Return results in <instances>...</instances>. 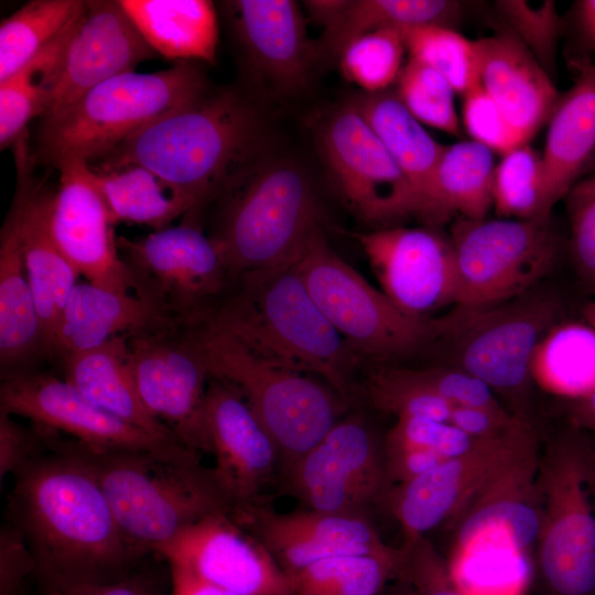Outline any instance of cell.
Instances as JSON below:
<instances>
[{"label": "cell", "mask_w": 595, "mask_h": 595, "mask_svg": "<svg viewBox=\"0 0 595 595\" xmlns=\"http://www.w3.org/2000/svg\"><path fill=\"white\" fill-rule=\"evenodd\" d=\"M91 181L100 194L110 220L131 221L161 230L188 207L155 174L140 165L94 171Z\"/></svg>", "instance_id": "obj_36"}, {"label": "cell", "mask_w": 595, "mask_h": 595, "mask_svg": "<svg viewBox=\"0 0 595 595\" xmlns=\"http://www.w3.org/2000/svg\"><path fill=\"white\" fill-rule=\"evenodd\" d=\"M284 478L306 509L332 513H365L388 489L382 444L358 418L339 420Z\"/></svg>", "instance_id": "obj_14"}, {"label": "cell", "mask_w": 595, "mask_h": 595, "mask_svg": "<svg viewBox=\"0 0 595 595\" xmlns=\"http://www.w3.org/2000/svg\"><path fill=\"white\" fill-rule=\"evenodd\" d=\"M0 411L63 432L96 451L174 452L178 441L133 426L99 408L65 379L28 371L2 378Z\"/></svg>", "instance_id": "obj_17"}, {"label": "cell", "mask_w": 595, "mask_h": 595, "mask_svg": "<svg viewBox=\"0 0 595 595\" xmlns=\"http://www.w3.org/2000/svg\"><path fill=\"white\" fill-rule=\"evenodd\" d=\"M382 292L407 316L425 321L456 303L455 251L440 227L354 232Z\"/></svg>", "instance_id": "obj_16"}, {"label": "cell", "mask_w": 595, "mask_h": 595, "mask_svg": "<svg viewBox=\"0 0 595 595\" xmlns=\"http://www.w3.org/2000/svg\"><path fill=\"white\" fill-rule=\"evenodd\" d=\"M538 431L527 437L445 524L453 558L489 534H501L517 553L536 548L540 527L537 488Z\"/></svg>", "instance_id": "obj_22"}, {"label": "cell", "mask_w": 595, "mask_h": 595, "mask_svg": "<svg viewBox=\"0 0 595 595\" xmlns=\"http://www.w3.org/2000/svg\"><path fill=\"white\" fill-rule=\"evenodd\" d=\"M396 84L399 99L420 122L450 134H461L455 90L440 73L410 57Z\"/></svg>", "instance_id": "obj_43"}, {"label": "cell", "mask_w": 595, "mask_h": 595, "mask_svg": "<svg viewBox=\"0 0 595 595\" xmlns=\"http://www.w3.org/2000/svg\"><path fill=\"white\" fill-rule=\"evenodd\" d=\"M209 377L235 387L266 428L284 475L339 421L342 397L259 354L217 323L184 326Z\"/></svg>", "instance_id": "obj_6"}, {"label": "cell", "mask_w": 595, "mask_h": 595, "mask_svg": "<svg viewBox=\"0 0 595 595\" xmlns=\"http://www.w3.org/2000/svg\"><path fill=\"white\" fill-rule=\"evenodd\" d=\"M223 6L250 78L282 94L304 88L321 53L298 3L237 0Z\"/></svg>", "instance_id": "obj_25"}, {"label": "cell", "mask_w": 595, "mask_h": 595, "mask_svg": "<svg viewBox=\"0 0 595 595\" xmlns=\"http://www.w3.org/2000/svg\"><path fill=\"white\" fill-rule=\"evenodd\" d=\"M574 85L560 96L549 119L542 153L550 207L577 184L595 156V63H575Z\"/></svg>", "instance_id": "obj_30"}, {"label": "cell", "mask_w": 595, "mask_h": 595, "mask_svg": "<svg viewBox=\"0 0 595 595\" xmlns=\"http://www.w3.org/2000/svg\"><path fill=\"white\" fill-rule=\"evenodd\" d=\"M537 431L523 419L510 432L480 441L466 454L447 459L429 472L389 486L380 505L400 524L404 540L425 536L446 524L522 442Z\"/></svg>", "instance_id": "obj_21"}, {"label": "cell", "mask_w": 595, "mask_h": 595, "mask_svg": "<svg viewBox=\"0 0 595 595\" xmlns=\"http://www.w3.org/2000/svg\"><path fill=\"white\" fill-rule=\"evenodd\" d=\"M0 411V478L13 475L44 453L45 441L37 430L26 429Z\"/></svg>", "instance_id": "obj_53"}, {"label": "cell", "mask_w": 595, "mask_h": 595, "mask_svg": "<svg viewBox=\"0 0 595 595\" xmlns=\"http://www.w3.org/2000/svg\"><path fill=\"white\" fill-rule=\"evenodd\" d=\"M496 9L551 77L563 21L554 1L499 0Z\"/></svg>", "instance_id": "obj_46"}, {"label": "cell", "mask_w": 595, "mask_h": 595, "mask_svg": "<svg viewBox=\"0 0 595 595\" xmlns=\"http://www.w3.org/2000/svg\"><path fill=\"white\" fill-rule=\"evenodd\" d=\"M522 418L508 409L476 407H455L450 423L476 439H490L504 435L516 428Z\"/></svg>", "instance_id": "obj_55"}, {"label": "cell", "mask_w": 595, "mask_h": 595, "mask_svg": "<svg viewBox=\"0 0 595 595\" xmlns=\"http://www.w3.org/2000/svg\"><path fill=\"white\" fill-rule=\"evenodd\" d=\"M294 266L314 302L358 357L383 364L425 349L426 320L402 313L332 250L321 227Z\"/></svg>", "instance_id": "obj_10"}, {"label": "cell", "mask_w": 595, "mask_h": 595, "mask_svg": "<svg viewBox=\"0 0 595 595\" xmlns=\"http://www.w3.org/2000/svg\"><path fill=\"white\" fill-rule=\"evenodd\" d=\"M203 318L277 364L320 376L342 398L350 394L358 356L314 302L294 260L238 277Z\"/></svg>", "instance_id": "obj_4"}, {"label": "cell", "mask_w": 595, "mask_h": 595, "mask_svg": "<svg viewBox=\"0 0 595 595\" xmlns=\"http://www.w3.org/2000/svg\"><path fill=\"white\" fill-rule=\"evenodd\" d=\"M318 145L334 185L360 219L382 229L414 217L411 183L349 101L325 120Z\"/></svg>", "instance_id": "obj_13"}, {"label": "cell", "mask_w": 595, "mask_h": 595, "mask_svg": "<svg viewBox=\"0 0 595 595\" xmlns=\"http://www.w3.org/2000/svg\"><path fill=\"white\" fill-rule=\"evenodd\" d=\"M365 389L375 408L397 418H425L448 422L454 409L424 387L410 368H378L368 377Z\"/></svg>", "instance_id": "obj_44"}, {"label": "cell", "mask_w": 595, "mask_h": 595, "mask_svg": "<svg viewBox=\"0 0 595 595\" xmlns=\"http://www.w3.org/2000/svg\"><path fill=\"white\" fill-rule=\"evenodd\" d=\"M158 553L169 565L238 595H293L290 576L229 513L195 522Z\"/></svg>", "instance_id": "obj_18"}, {"label": "cell", "mask_w": 595, "mask_h": 595, "mask_svg": "<svg viewBox=\"0 0 595 595\" xmlns=\"http://www.w3.org/2000/svg\"><path fill=\"white\" fill-rule=\"evenodd\" d=\"M349 102L357 109L394 162L415 196V213L432 184L445 145L436 142L407 109L396 90L365 91Z\"/></svg>", "instance_id": "obj_35"}, {"label": "cell", "mask_w": 595, "mask_h": 595, "mask_svg": "<svg viewBox=\"0 0 595 595\" xmlns=\"http://www.w3.org/2000/svg\"><path fill=\"white\" fill-rule=\"evenodd\" d=\"M171 595H238L210 583H207L187 571L170 565Z\"/></svg>", "instance_id": "obj_57"}, {"label": "cell", "mask_w": 595, "mask_h": 595, "mask_svg": "<svg viewBox=\"0 0 595 595\" xmlns=\"http://www.w3.org/2000/svg\"><path fill=\"white\" fill-rule=\"evenodd\" d=\"M536 562L549 595H595V444L567 422L541 448Z\"/></svg>", "instance_id": "obj_8"}, {"label": "cell", "mask_w": 595, "mask_h": 595, "mask_svg": "<svg viewBox=\"0 0 595 595\" xmlns=\"http://www.w3.org/2000/svg\"><path fill=\"white\" fill-rule=\"evenodd\" d=\"M131 291L187 326L208 314L234 280L221 251L192 220L139 238H117Z\"/></svg>", "instance_id": "obj_11"}, {"label": "cell", "mask_w": 595, "mask_h": 595, "mask_svg": "<svg viewBox=\"0 0 595 595\" xmlns=\"http://www.w3.org/2000/svg\"><path fill=\"white\" fill-rule=\"evenodd\" d=\"M595 196V174L577 184L567 195V205L576 204Z\"/></svg>", "instance_id": "obj_60"}, {"label": "cell", "mask_w": 595, "mask_h": 595, "mask_svg": "<svg viewBox=\"0 0 595 595\" xmlns=\"http://www.w3.org/2000/svg\"><path fill=\"white\" fill-rule=\"evenodd\" d=\"M396 578L416 595H467L454 580L448 562L424 536L404 540Z\"/></svg>", "instance_id": "obj_48"}, {"label": "cell", "mask_w": 595, "mask_h": 595, "mask_svg": "<svg viewBox=\"0 0 595 595\" xmlns=\"http://www.w3.org/2000/svg\"><path fill=\"white\" fill-rule=\"evenodd\" d=\"M22 197L20 236L28 280L41 321L46 353L78 273L57 247L50 227L53 194L32 178V158L15 160Z\"/></svg>", "instance_id": "obj_26"}, {"label": "cell", "mask_w": 595, "mask_h": 595, "mask_svg": "<svg viewBox=\"0 0 595 595\" xmlns=\"http://www.w3.org/2000/svg\"><path fill=\"white\" fill-rule=\"evenodd\" d=\"M475 46L483 88L529 142L560 98L551 77L510 30L478 39Z\"/></svg>", "instance_id": "obj_27"}, {"label": "cell", "mask_w": 595, "mask_h": 595, "mask_svg": "<svg viewBox=\"0 0 595 595\" xmlns=\"http://www.w3.org/2000/svg\"><path fill=\"white\" fill-rule=\"evenodd\" d=\"M567 206L571 218L569 252L581 281L595 290V196Z\"/></svg>", "instance_id": "obj_52"}, {"label": "cell", "mask_w": 595, "mask_h": 595, "mask_svg": "<svg viewBox=\"0 0 595 595\" xmlns=\"http://www.w3.org/2000/svg\"><path fill=\"white\" fill-rule=\"evenodd\" d=\"M208 86L195 62H175L154 73L119 74L42 118L35 160L53 167L73 158L97 161Z\"/></svg>", "instance_id": "obj_7"}, {"label": "cell", "mask_w": 595, "mask_h": 595, "mask_svg": "<svg viewBox=\"0 0 595 595\" xmlns=\"http://www.w3.org/2000/svg\"><path fill=\"white\" fill-rule=\"evenodd\" d=\"M145 42L175 62H214L218 44L215 7L207 0H119Z\"/></svg>", "instance_id": "obj_34"}, {"label": "cell", "mask_w": 595, "mask_h": 595, "mask_svg": "<svg viewBox=\"0 0 595 595\" xmlns=\"http://www.w3.org/2000/svg\"><path fill=\"white\" fill-rule=\"evenodd\" d=\"M398 565L371 555L324 559L290 576L293 595H379L397 577Z\"/></svg>", "instance_id": "obj_41"}, {"label": "cell", "mask_w": 595, "mask_h": 595, "mask_svg": "<svg viewBox=\"0 0 595 595\" xmlns=\"http://www.w3.org/2000/svg\"><path fill=\"white\" fill-rule=\"evenodd\" d=\"M400 32L410 57L440 73L455 93L463 95L480 83L475 41L441 25H419Z\"/></svg>", "instance_id": "obj_42"}, {"label": "cell", "mask_w": 595, "mask_h": 595, "mask_svg": "<svg viewBox=\"0 0 595 595\" xmlns=\"http://www.w3.org/2000/svg\"><path fill=\"white\" fill-rule=\"evenodd\" d=\"M202 430L204 452L214 455L213 468L234 512L262 504L263 489L281 469L279 451L242 394L214 377L206 389Z\"/></svg>", "instance_id": "obj_20"}, {"label": "cell", "mask_w": 595, "mask_h": 595, "mask_svg": "<svg viewBox=\"0 0 595 595\" xmlns=\"http://www.w3.org/2000/svg\"><path fill=\"white\" fill-rule=\"evenodd\" d=\"M494 152L476 141L445 145L415 217L442 228L452 218L484 219L494 207Z\"/></svg>", "instance_id": "obj_33"}, {"label": "cell", "mask_w": 595, "mask_h": 595, "mask_svg": "<svg viewBox=\"0 0 595 595\" xmlns=\"http://www.w3.org/2000/svg\"><path fill=\"white\" fill-rule=\"evenodd\" d=\"M405 46L399 29H381L360 36L340 55L344 75L365 89L380 91L396 83Z\"/></svg>", "instance_id": "obj_45"}, {"label": "cell", "mask_w": 595, "mask_h": 595, "mask_svg": "<svg viewBox=\"0 0 595 595\" xmlns=\"http://www.w3.org/2000/svg\"><path fill=\"white\" fill-rule=\"evenodd\" d=\"M577 21L583 37L595 52V0L577 2Z\"/></svg>", "instance_id": "obj_59"}, {"label": "cell", "mask_w": 595, "mask_h": 595, "mask_svg": "<svg viewBox=\"0 0 595 595\" xmlns=\"http://www.w3.org/2000/svg\"><path fill=\"white\" fill-rule=\"evenodd\" d=\"M174 323L134 293L77 283L58 322L51 354L63 358L119 336ZM176 324V323H175Z\"/></svg>", "instance_id": "obj_31"}, {"label": "cell", "mask_w": 595, "mask_h": 595, "mask_svg": "<svg viewBox=\"0 0 595 595\" xmlns=\"http://www.w3.org/2000/svg\"><path fill=\"white\" fill-rule=\"evenodd\" d=\"M83 0H32L0 24V82L55 40L82 12Z\"/></svg>", "instance_id": "obj_39"}, {"label": "cell", "mask_w": 595, "mask_h": 595, "mask_svg": "<svg viewBox=\"0 0 595 595\" xmlns=\"http://www.w3.org/2000/svg\"><path fill=\"white\" fill-rule=\"evenodd\" d=\"M35 560L21 530L11 521L0 530V595H22L34 576Z\"/></svg>", "instance_id": "obj_51"}, {"label": "cell", "mask_w": 595, "mask_h": 595, "mask_svg": "<svg viewBox=\"0 0 595 595\" xmlns=\"http://www.w3.org/2000/svg\"><path fill=\"white\" fill-rule=\"evenodd\" d=\"M127 338L128 335H119L97 347L63 357L65 380L89 401L127 423L178 441L142 403Z\"/></svg>", "instance_id": "obj_32"}, {"label": "cell", "mask_w": 595, "mask_h": 595, "mask_svg": "<svg viewBox=\"0 0 595 595\" xmlns=\"http://www.w3.org/2000/svg\"><path fill=\"white\" fill-rule=\"evenodd\" d=\"M565 314L563 296L540 284L495 304H454L445 314L426 320L425 348L440 351L441 365L485 382L511 413L530 419L534 351Z\"/></svg>", "instance_id": "obj_5"}, {"label": "cell", "mask_w": 595, "mask_h": 595, "mask_svg": "<svg viewBox=\"0 0 595 595\" xmlns=\"http://www.w3.org/2000/svg\"><path fill=\"white\" fill-rule=\"evenodd\" d=\"M36 581L42 595H160L141 576L123 575L109 581Z\"/></svg>", "instance_id": "obj_54"}, {"label": "cell", "mask_w": 595, "mask_h": 595, "mask_svg": "<svg viewBox=\"0 0 595 595\" xmlns=\"http://www.w3.org/2000/svg\"><path fill=\"white\" fill-rule=\"evenodd\" d=\"M78 15L29 63L0 82L1 150L23 140L28 122L43 116L52 82Z\"/></svg>", "instance_id": "obj_38"}, {"label": "cell", "mask_w": 595, "mask_h": 595, "mask_svg": "<svg viewBox=\"0 0 595 595\" xmlns=\"http://www.w3.org/2000/svg\"><path fill=\"white\" fill-rule=\"evenodd\" d=\"M304 4L324 28L317 42L321 56L335 57L370 32L419 25L453 29L463 14V3L454 0H312Z\"/></svg>", "instance_id": "obj_29"}, {"label": "cell", "mask_w": 595, "mask_h": 595, "mask_svg": "<svg viewBox=\"0 0 595 595\" xmlns=\"http://www.w3.org/2000/svg\"><path fill=\"white\" fill-rule=\"evenodd\" d=\"M230 516L267 548L289 576L340 555H371L397 564L400 561V548L388 545L365 513L311 509L278 513L262 502Z\"/></svg>", "instance_id": "obj_19"}, {"label": "cell", "mask_w": 595, "mask_h": 595, "mask_svg": "<svg viewBox=\"0 0 595 595\" xmlns=\"http://www.w3.org/2000/svg\"><path fill=\"white\" fill-rule=\"evenodd\" d=\"M479 441L450 422L401 416L387 433L382 447L431 451L451 459L468 453Z\"/></svg>", "instance_id": "obj_47"}, {"label": "cell", "mask_w": 595, "mask_h": 595, "mask_svg": "<svg viewBox=\"0 0 595 595\" xmlns=\"http://www.w3.org/2000/svg\"><path fill=\"white\" fill-rule=\"evenodd\" d=\"M228 203L212 238L238 277L293 261L320 227L310 178L286 159H258L227 190Z\"/></svg>", "instance_id": "obj_9"}, {"label": "cell", "mask_w": 595, "mask_h": 595, "mask_svg": "<svg viewBox=\"0 0 595 595\" xmlns=\"http://www.w3.org/2000/svg\"><path fill=\"white\" fill-rule=\"evenodd\" d=\"M532 377L547 390L575 399L595 390V329L584 321H562L539 343Z\"/></svg>", "instance_id": "obj_37"}, {"label": "cell", "mask_w": 595, "mask_h": 595, "mask_svg": "<svg viewBox=\"0 0 595 595\" xmlns=\"http://www.w3.org/2000/svg\"><path fill=\"white\" fill-rule=\"evenodd\" d=\"M139 397L186 447L204 452L202 414L208 370L184 326L143 329L127 338Z\"/></svg>", "instance_id": "obj_15"}, {"label": "cell", "mask_w": 595, "mask_h": 595, "mask_svg": "<svg viewBox=\"0 0 595 595\" xmlns=\"http://www.w3.org/2000/svg\"><path fill=\"white\" fill-rule=\"evenodd\" d=\"M393 583L386 587L385 595H416L412 587L401 578H394Z\"/></svg>", "instance_id": "obj_61"}, {"label": "cell", "mask_w": 595, "mask_h": 595, "mask_svg": "<svg viewBox=\"0 0 595 595\" xmlns=\"http://www.w3.org/2000/svg\"><path fill=\"white\" fill-rule=\"evenodd\" d=\"M22 197L17 190L0 236V366L2 378L32 371L47 354L41 321L25 270L21 236Z\"/></svg>", "instance_id": "obj_28"}, {"label": "cell", "mask_w": 595, "mask_h": 595, "mask_svg": "<svg viewBox=\"0 0 595 595\" xmlns=\"http://www.w3.org/2000/svg\"><path fill=\"white\" fill-rule=\"evenodd\" d=\"M263 137V116L248 94L208 86L88 164L94 171L148 169L186 204L188 216L262 156Z\"/></svg>", "instance_id": "obj_2"}, {"label": "cell", "mask_w": 595, "mask_h": 595, "mask_svg": "<svg viewBox=\"0 0 595 595\" xmlns=\"http://www.w3.org/2000/svg\"><path fill=\"white\" fill-rule=\"evenodd\" d=\"M60 184L53 194L52 236L75 271L87 282L106 290L130 293L128 271L122 263L113 224L91 181L87 161L60 162Z\"/></svg>", "instance_id": "obj_24"}, {"label": "cell", "mask_w": 595, "mask_h": 595, "mask_svg": "<svg viewBox=\"0 0 595 595\" xmlns=\"http://www.w3.org/2000/svg\"><path fill=\"white\" fill-rule=\"evenodd\" d=\"M48 453L14 474L11 522L45 581H109L136 559L116 522L99 482L71 441L42 429Z\"/></svg>", "instance_id": "obj_1"}, {"label": "cell", "mask_w": 595, "mask_h": 595, "mask_svg": "<svg viewBox=\"0 0 595 595\" xmlns=\"http://www.w3.org/2000/svg\"><path fill=\"white\" fill-rule=\"evenodd\" d=\"M566 415L567 422L595 434V390L587 396L569 399Z\"/></svg>", "instance_id": "obj_58"}, {"label": "cell", "mask_w": 595, "mask_h": 595, "mask_svg": "<svg viewBox=\"0 0 595 595\" xmlns=\"http://www.w3.org/2000/svg\"><path fill=\"white\" fill-rule=\"evenodd\" d=\"M75 450L95 473L128 547L137 558L158 551L180 532L235 504L198 452Z\"/></svg>", "instance_id": "obj_3"}, {"label": "cell", "mask_w": 595, "mask_h": 595, "mask_svg": "<svg viewBox=\"0 0 595 595\" xmlns=\"http://www.w3.org/2000/svg\"><path fill=\"white\" fill-rule=\"evenodd\" d=\"M156 55L119 0L85 1L52 82L42 118L68 107L100 83L133 72L138 64Z\"/></svg>", "instance_id": "obj_23"}, {"label": "cell", "mask_w": 595, "mask_h": 595, "mask_svg": "<svg viewBox=\"0 0 595 595\" xmlns=\"http://www.w3.org/2000/svg\"><path fill=\"white\" fill-rule=\"evenodd\" d=\"M455 304L486 305L517 298L540 284L559 260L562 241L552 218H456Z\"/></svg>", "instance_id": "obj_12"}, {"label": "cell", "mask_w": 595, "mask_h": 595, "mask_svg": "<svg viewBox=\"0 0 595 595\" xmlns=\"http://www.w3.org/2000/svg\"><path fill=\"white\" fill-rule=\"evenodd\" d=\"M388 487L411 480L447 461L441 455L424 450H383Z\"/></svg>", "instance_id": "obj_56"}, {"label": "cell", "mask_w": 595, "mask_h": 595, "mask_svg": "<svg viewBox=\"0 0 595 595\" xmlns=\"http://www.w3.org/2000/svg\"><path fill=\"white\" fill-rule=\"evenodd\" d=\"M582 321L595 329V299L586 302L581 307Z\"/></svg>", "instance_id": "obj_62"}, {"label": "cell", "mask_w": 595, "mask_h": 595, "mask_svg": "<svg viewBox=\"0 0 595 595\" xmlns=\"http://www.w3.org/2000/svg\"><path fill=\"white\" fill-rule=\"evenodd\" d=\"M411 371L424 387L454 408L507 409L485 382L461 369L439 365Z\"/></svg>", "instance_id": "obj_50"}, {"label": "cell", "mask_w": 595, "mask_h": 595, "mask_svg": "<svg viewBox=\"0 0 595 595\" xmlns=\"http://www.w3.org/2000/svg\"><path fill=\"white\" fill-rule=\"evenodd\" d=\"M493 198L498 218H550L542 153L527 143L505 154L495 169Z\"/></svg>", "instance_id": "obj_40"}, {"label": "cell", "mask_w": 595, "mask_h": 595, "mask_svg": "<svg viewBox=\"0 0 595 595\" xmlns=\"http://www.w3.org/2000/svg\"><path fill=\"white\" fill-rule=\"evenodd\" d=\"M463 122L468 134L502 156L527 144L500 108L478 83L463 94Z\"/></svg>", "instance_id": "obj_49"}]
</instances>
